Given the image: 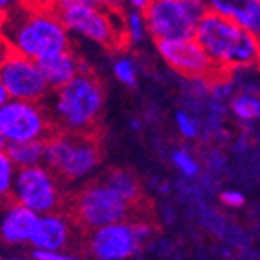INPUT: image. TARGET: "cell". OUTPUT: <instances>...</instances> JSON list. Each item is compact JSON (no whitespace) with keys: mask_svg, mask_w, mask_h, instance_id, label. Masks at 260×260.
I'll return each instance as SVG.
<instances>
[{"mask_svg":"<svg viewBox=\"0 0 260 260\" xmlns=\"http://www.w3.org/2000/svg\"><path fill=\"white\" fill-rule=\"evenodd\" d=\"M2 33L8 37L15 51L35 62L71 49L68 29L60 18L44 6L17 4V11H9Z\"/></svg>","mask_w":260,"mask_h":260,"instance_id":"6da1fadb","label":"cell"},{"mask_svg":"<svg viewBox=\"0 0 260 260\" xmlns=\"http://www.w3.org/2000/svg\"><path fill=\"white\" fill-rule=\"evenodd\" d=\"M193 37L208 53L218 73L260 68V40L228 18L208 13L199 22Z\"/></svg>","mask_w":260,"mask_h":260,"instance_id":"7a4b0ae2","label":"cell"},{"mask_svg":"<svg viewBox=\"0 0 260 260\" xmlns=\"http://www.w3.org/2000/svg\"><path fill=\"white\" fill-rule=\"evenodd\" d=\"M49 115L56 131L93 135L104 109V87L91 71H84L55 89Z\"/></svg>","mask_w":260,"mask_h":260,"instance_id":"3957f363","label":"cell"},{"mask_svg":"<svg viewBox=\"0 0 260 260\" xmlns=\"http://www.w3.org/2000/svg\"><path fill=\"white\" fill-rule=\"evenodd\" d=\"M46 8L60 18L70 35L102 48H120L124 42L120 15L99 8L91 0H46Z\"/></svg>","mask_w":260,"mask_h":260,"instance_id":"277c9868","label":"cell"},{"mask_svg":"<svg viewBox=\"0 0 260 260\" xmlns=\"http://www.w3.org/2000/svg\"><path fill=\"white\" fill-rule=\"evenodd\" d=\"M100 146L93 135L56 131L46 140L44 166L62 184L82 180L99 168Z\"/></svg>","mask_w":260,"mask_h":260,"instance_id":"5b68a950","label":"cell"},{"mask_svg":"<svg viewBox=\"0 0 260 260\" xmlns=\"http://www.w3.org/2000/svg\"><path fill=\"white\" fill-rule=\"evenodd\" d=\"M64 208H68L70 220L75 222L80 230L87 231L115 222H126L135 213V206L117 195L102 180L78 189L70 202L64 204Z\"/></svg>","mask_w":260,"mask_h":260,"instance_id":"8992f818","label":"cell"},{"mask_svg":"<svg viewBox=\"0 0 260 260\" xmlns=\"http://www.w3.org/2000/svg\"><path fill=\"white\" fill-rule=\"evenodd\" d=\"M206 15L204 0H153L144 11L148 33L155 42L191 39Z\"/></svg>","mask_w":260,"mask_h":260,"instance_id":"52a82bcc","label":"cell"},{"mask_svg":"<svg viewBox=\"0 0 260 260\" xmlns=\"http://www.w3.org/2000/svg\"><path fill=\"white\" fill-rule=\"evenodd\" d=\"M53 133L55 124L44 104L11 99L0 106V135L8 144L46 142Z\"/></svg>","mask_w":260,"mask_h":260,"instance_id":"ba28073f","label":"cell"},{"mask_svg":"<svg viewBox=\"0 0 260 260\" xmlns=\"http://www.w3.org/2000/svg\"><path fill=\"white\" fill-rule=\"evenodd\" d=\"M13 200L37 215L55 213L66 204L62 182L44 164L17 169Z\"/></svg>","mask_w":260,"mask_h":260,"instance_id":"9c48e42d","label":"cell"},{"mask_svg":"<svg viewBox=\"0 0 260 260\" xmlns=\"http://www.w3.org/2000/svg\"><path fill=\"white\" fill-rule=\"evenodd\" d=\"M0 82L4 84L9 99L26 100V102H39L46 100L51 93L39 62L15 51L0 68Z\"/></svg>","mask_w":260,"mask_h":260,"instance_id":"30bf717a","label":"cell"},{"mask_svg":"<svg viewBox=\"0 0 260 260\" xmlns=\"http://www.w3.org/2000/svg\"><path fill=\"white\" fill-rule=\"evenodd\" d=\"M156 51L162 60L186 78H213L218 75L208 53L202 49L195 37L177 40H160L156 42Z\"/></svg>","mask_w":260,"mask_h":260,"instance_id":"8fae6325","label":"cell"},{"mask_svg":"<svg viewBox=\"0 0 260 260\" xmlns=\"http://www.w3.org/2000/svg\"><path fill=\"white\" fill-rule=\"evenodd\" d=\"M140 242L135 222H115L93 230L89 235V251L96 260H126L139 251Z\"/></svg>","mask_w":260,"mask_h":260,"instance_id":"7c38bea8","label":"cell"},{"mask_svg":"<svg viewBox=\"0 0 260 260\" xmlns=\"http://www.w3.org/2000/svg\"><path fill=\"white\" fill-rule=\"evenodd\" d=\"M71 224L70 217L60 211L39 215L29 244L39 251H62L71 239Z\"/></svg>","mask_w":260,"mask_h":260,"instance_id":"4fadbf2b","label":"cell"},{"mask_svg":"<svg viewBox=\"0 0 260 260\" xmlns=\"http://www.w3.org/2000/svg\"><path fill=\"white\" fill-rule=\"evenodd\" d=\"M208 13L235 22L260 40V4L256 0H204Z\"/></svg>","mask_w":260,"mask_h":260,"instance_id":"5bb4252c","label":"cell"},{"mask_svg":"<svg viewBox=\"0 0 260 260\" xmlns=\"http://www.w3.org/2000/svg\"><path fill=\"white\" fill-rule=\"evenodd\" d=\"M39 68L51 91L60 89L62 86L71 82L77 75L87 71L84 60L73 49H66V51L58 53V55L44 58V60L39 62Z\"/></svg>","mask_w":260,"mask_h":260,"instance_id":"9a60e30c","label":"cell"},{"mask_svg":"<svg viewBox=\"0 0 260 260\" xmlns=\"http://www.w3.org/2000/svg\"><path fill=\"white\" fill-rule=\"evenodd\" d=\"M37 218L39 215L35 211L24 208L22 204H17V202L9 204L4 220L0 224V240L11 246L27 244L37 224Z\"/></svg>","mask_w":260,"mask_h":260,"instance_id":"2e32d148","label":"cell"},{"mask_svg":"<svg viewBox=\"0 0 260 260\" xmlns=\"http://www.w3.org/2000/svg\"><path fill=\"white\" fill-rule=\"evenodd\" d=\"M228 104L231 115L239 122L255 124L260 120V87L256 84H240Z\"/></svg>","mask_w":260,"mask_h":260,"instance_id":"e0dca14e","label":"cell"},{"mask_svg":"<svg viewBox=\"0 0 260 260\" xmlns=\"http://www.w3.org/2000/svg\"><path fill=\"white\" fill-rule=\"evenodd\" d=\"M102 182L108 187H111L117 195H120L124 200H127L129 204L137 206L140 204L142 199V187H140L139 178L135 177L127 169H113L104 177Z\"/></svg>","mask_w":260,"mask_h":260,"instance_id":"ac0fdd59","label":"cell"},{"mask_svg":"<svg viewBox=\"0 0 260 260\" xmlns=\"http://www.w3.org/2000/svg\"><path fill=\"white\" fill-rule=\"evenodd\" d=\"M9 160L13 162L15 168H31V166H40L44 162V153H46V142H18V144H6L4 148Z\"/></svg>","mask_w":260,"mask_h":260,"instance_id":"d6986e66","label":"cell"},{"mask_svg":"<svg viewBox=\"0 0 260 260\" xmlns=\"http://www.w3.org/2000/svg\"><path fill=\"white\" fill-rule=\"evenodd\" d=\"M122 18V37L124 42L127 44H140L149 37L148 33V24H146V17L142 11H135V9H127L126 13L120 15Z\"/></svg>","mask_w":260,"mask_h":260,"instance_id":"ffe728a7","label":"cell"},{"mask_svg":"<svg viewBox=\"0 0 260 260\" xmlns=\"http://www.w3.org/2000/svg\"><path fill=\"white\" fill-rule=\"evenodd\" d=\"M15 175H17V168L6 151H0V202H8L13 204V184H15Z\"/></svg>","mask_w":260,"mask_h":260,"instance_id":"44dd1931","label":"cell"},{"mask_svg":"<svg viewBox=\"0 0 260 260\" xmlns=\"http://www.w3.org/2000/svg\"><path fill=\"white\" fill-rule=\"evenodd\" d=\"M113 75L118 82L124 84L126 87H135L139 82V68L135 64V60L127 55H118L113 60Z\"/></svg>","mask_w":260,"mask_h":260,"instance_id":"7402d4cb","label":"cell"},{"mask_svg":"<svg viewBox=\"0 0 260 260\" xmlns=\"http://www.w3.org/2000/svg\"><path fill=\"white\" fill-rule=\"evenodd\" d=\"M171 164L184 178H197L200 173L199 158L186 148H177L171 151Z\"/></svg>","mask_w":260,"mask_h":260,"instance_id":"603a6c76","label":"cell"},{"mask_svg":"<svg viewBox=\"0 0 260 260\" xmlns=\"http://www.w3.org/2000/svg\"><path fill=\"white\" fill-rule=\"evenodd\" d=\"M175 127L184 140H195L202 135V124L189 109H178L175 113Z\"/></svg>","mask_w":260,"mask_h":260,"instance_id":"cb8c5ba5","label":"cell"},{"mask_svg":"<svg viewBox=\"0 0 260 260\" xmlns=\"http://www.w3.org/2000/svg\"><path fill=\"white\" fill-rule=\"evenodd\" d=\"M220 202L228 208H242L246 204V197L237 189H225L220 193Z\"/></svg>","mask_w":260,"mask_h":260,"instance_id":"d4e9b609","label":"cell"},{"mask_svg":"<svg viewBox=\"0 0 260 260\" xmlns=\"http://www.w3.org/2000/svg\"><path fill=\"white\" fill-rule=\"evenodd\" d=\"M33 260H84L80 256L70 255V253L64 251H39V249H33Z\"/></svg>","mask_w":260,"mask_h":260,"instance_id":"484cf974","label":"cell"},{"mask_svg":"<svg viewBox=\"0 0 260 260\" xmlns=\"http://www.w3.org/2000/svg\"><path fill=\"white\" fill-rule=\"evenodd\" d=\"M15 53L13 46H11V42L8 40V37L4 35V33H0V68L8 62V58Z\"/></svg>","mask_w":260,"mask_h":260,"instance_id":"4316f807","label":"cell"},{"mask_svg":"<svg viewBox=\"0 0 260 260\" xmlns=\"http://www.w3.org/2000/svg\"><path fill=\"white\" fill-rule=\"evenodd\" d=\"M91 2L106 11H113V13H118L122 4H124V0H91Z\"/></svg>","mask_w":260,"mask_h":260,"instance_id":"83f0119b","label":"cell"},{"mask_svg":"<svg viewBox=\"0 0 260 260\" xmlns=\"http://www.w3.org/2000/svg\"><path fill=\"white\" fill-rule=\"evenodd\" d=\"M153 0H124V4L127 6V9H135V11H146L149 8Z\"/></svg>","mask_w":260,"mask_h":260,"instance_id":"f1b7e54d","label":"cell"},{"mask_svg":"<svg viewBox=\"0 0 260 260\" xmlns=\"http://www.w3.org/2000/svg\"><path fill=\"white\" fill-rule=\"evenodd\" d=\"M17 4H18V0H0V9L11 11V9H13Z\"/></svg>","mask_w":260,"mask_h":260,"instance_id":"f546056e","label":"cell"},{"mask_svg":"<svg viewBox=\"0 0 260 260\" xmlns=\"http://www.w3.org/2000/svg\"><path fill=\"white\" fill-rule=\"evenodd\" d=\"M8 18H9V11L0 9V33H2V29L6 27V24H8Z\"/></svg>","mask_w":260,"mask_h":260,"instance_id":"4dcf8cb0","label":"cell"},{"mask_svg":"<svg viewBox=\"0 0 260 260\" xmlns=\"http://www.w3.org/2000/svg\"><path fill=\"white\" fill-rule=\"evenodd\" d=\"M20 6H44L46 8V0H18Z\"/></svg>","mask_w":260,"mask_h":260,"instance_id":"1f68e13d","label":"cell"},{"mask_svg":"<svg viewBox=\"0 0 260 260\" xmlns=\"http://www.w3.org/2000/svg\"><path fill=\"white\" fill-rule=\"evenodd\" d=\"M8 100H9V95H8V91H6L4 84L0 82V106H4Z\"/></svg>","mask_w":260,"mask_h":260,"instance_id":"d6a6232c","label":"cell"},{"mask_svg":"<svg viewBox=\"0 0 260 260\" xmlns=\"http://www.w3.org/2000/svg\"><path fill=\"white\" fill-rule=\"evenodd\" d=\"M129 127H133V131H140V129H142V124H140L139 118H131V120H129Z\"/></svg>","mask_w":260,"mask_h":260,"instance_id":"836d02e7","label":"cell"},{"mask_svg":"<svg viewBox=\"0 0 260 260\" xmlns=\"http://www.w3.org/2000/svg\"><path fill=\"white\" fill-rule=\"evenodd\" d=\"M6 140H4V137H2V135H0V151H4V148H6Z\"/></svg>","mask_w":260,"mask_h":260,"instance_id":"e575fe53","label":"cell"},{"mask_svg":"<svg viewBox=\"0 0 260 260\" xmlns=\"http://www.w3.org/2000/svg\"><path fill=\"white\" fill-rule=\"evenodd\" d=\"M9 260H26V258H9Z\"/></svg>","mask_w":260,"mask_h":260,"instance_id":"d590c367","label":"cell"},{"mask_svg":"<svg viewBox=\"0 0 260 260\" xmlns=\"http://www.w3.org/2000/svg\"><path fill=\"white\" fill-rule=\"evenodd\" d=\"M256 2H258V4H260V0H256Z\"/></svg>","mask_w":260,"mask_h":260,"instance_id":"8d00e7d4","label":"cell"},{"mask_svg":"<svg viewBox=\"0 0 260 260\" xmlns=\"http://www.w3.org/2000/svg\"><path fill=\"white\" fill-rule=\"evenodd\" d=\"M0 260H2V258H0Z\"/></svg>","mask_w":260,"mask_h":260,"instance_id":"74e56055","label":"cell"}]
</instances>
